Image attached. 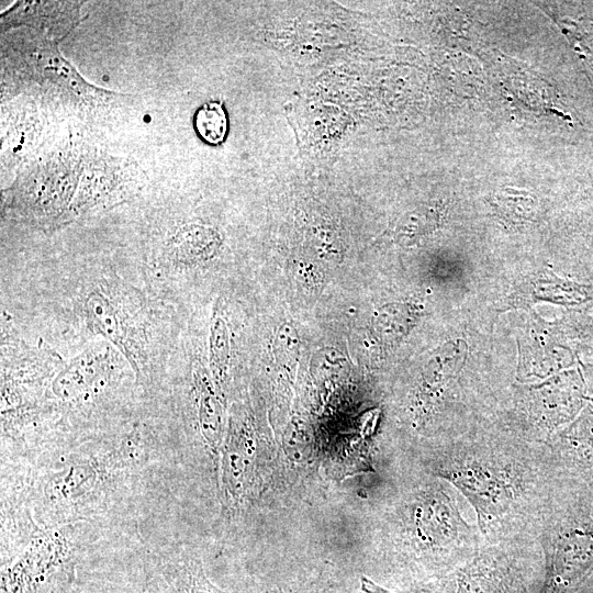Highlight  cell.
Wrapping results in <instances>:
<instances>
[{
    "instance_id": "obj_1",
    "label": "cell",
    "mask_w": 593,
    "mask_h": 593,
    "mask_svg": "<svg viewBox=\"0 0 593 593\" xmlns=\"http://www.w3.org/2000/svg\"><path fill=\"white\" fill-rule=\"evenodd\" d=\"M58 43L31 29L5 40L1 53L4 91L36 101L40 108L83 118L108 112L128 99L87 81L63 56Z\"/></svg>"
},
{
    "instance_id": "obj_2",
    "label": "cell",
    "mask_w": 593,
    "mask_h": 593,
    "mask_svg": "<svg viewBox=\"0 0 593 593\" xmlns=\"http://www.w3.org/2000/svg\"><path fill=\"white\" fill-rule=\"evenodd\" d=\"M136 468L121 446L107 454H69L52 460L32 478L31 507L43 524L61 523L88 512L119 472Z\"/></svg>"
},
{
    "instance_id": "obj_3",
    "label": "cell",
    "mask_w": 593,
    "mask_h": 593,
    "mask_svg": "<svg viewBox=\"0 0 593 593\" xmlns=\"http://www.w3.org/2000/svg\"><path fill=\"white\" fill-rule=\"evenodd\" d=\"M88 148L69 145L23 165L4 191L5 211L15 220L45 230L69 224Z\"/></svg>"
},
{
    "instance_id": "obj_4",
    "label": "cell",
    "mask_w": 593,
    "mask_h": 593,
    "mask_svg": "<svg viewBox=\"0 0 593 593\" xmlns=\"http://www.w3.org/2000/svg\"><path fill=\"white\" fill-rule=\"evenodd\" d=\"M593 571V505L583 504L560 522L547 573L549 593H567Z\"/></svg>"
},
{
    "instance_id": "obj_5",
    "label": "cell",
    "mask_w": 593,
    "mask_h": 593,
    "mask_svg": "<svg viewBox=\"0 0 593 593\" xmlns=\"http://www.w3.org/2000/svg\"><path fill=\"white\" fill-rule=\"evenodd\" d=\"M83 1H16L1 13L2 33L31 29L60 42L85 19Z\"/></svg>"
},
{
    "instance_id": "obj_6",
    "label": "cell",
    "mask_w": 593,
    "mask_h": 593,
    "mask_svg": "<svg viewBox=\"0 0 593 593\" xmlns=\"http://www.w3.org/2000/svg\"><path fill=\"white\" fill-rule=\"evenodd\" d=\"M222 484L226 496L239 501L250 484L255 466V443L248 435L231 436L223 445Z\"/></svg>"
},
{
    "instance_id": "obj_7",
    "label": "cell",
    "mask_w": 593,
    "mask_h": 593,
    "mask_svg": "<svg viewBox=\"0 0 593 593\" xmlns=\"http://www.w3.org/2000/svg\"><path fill=\"white\" fill-rule=\"evenodd\" d=\"M155 572L166 593H224L209 581L200 562L186 553L163 556Z\"/></svg>"
},
{
    "instance_id": "obj_8",
    "label": "cell",
    "mask_w": 593,
    "mask_h": 593,
    "mask_svg": "<svg viewBox=\"0 0 593 593\" xmlns=\"http://www.w3.org/2000/svg\"><path fill=\"white\" fill-rule=\"evenodd\" d=\"M109 360L101 350L89 349L76 357L52 383L54 395L64 401L81 396L105 373Z\"/></svg>"
},
{
    "instance_id": "obj_9",
    "label": "cell",
    "mask_w": 593,
    "mask_h": 593,
    "mask_svg": "<svg viewBox=\"0 0 593 593\" xmlns=\"http://www.w3.org/2000/svg\"><path fill=\"white\" fill-rule=\"evenodd\" d=\"M195 382L200 432L211 455L217 458L223 441V410L210 381L203 373H198Z\"/></svg>"
},
{
    "instance_id": "obj_10",
    "label": "cell",
    "mask_w": 593,
    "mask_h": 593,
    "mask_svg": "<svg viewBox=\"0 0 593 593\" xmlns=\"http://www.w3.org/2000/svg\"><path fill=\"white\" fill-rule=\"evenodd\" d=\"M448 478L472 500L477 508L486 511L503 494V485L489 471L479 468L451 470Z\"/></svg>"
},
{
    "instance_id": "obj_11",
    "label": "cell",
    "mask_w": 593,
    "mask_h": 593,
    "mask_svg": "<svg viewBox=\"0 0 593 593\" xmlns=\"http://www.w3.org/2000/svg\"><path fill=\"white\" fill-rule=\"evenodd\" d=\"M447 507L436 497L425 499L415 505L413 512V527L418 538L428 542H436L448 536L450 514Z\"/></svg>"
},
{
    "instance_id": "obj_12",
    "label": "cell",
    "mask_w": 593,
    "mask_h": 593,
    "mask_svg": "<svg viewBox=\"0 0 593 593\" xmlns=\"http://www.w3.org/2000/svg\"><path fill=\"white\" fill-rule=\"evenodd\" d=\"M213 239L202 227L183 226L169 237L167 248L178 261L192 262L210 256L211 244L208 242Z\"/></svg>"
},
{
    "instance_id": "obj_13",
    "label": "cell",
    "mask_w": 593,
    "mask_h": 593,
    "mask_svg": "<svg viewBox=\"0 0 593 593\" xmlns=\"http://www.w3.org/2000/svg\"><path fill=\"white\" fill-rule=\"evenodd\" d=\"M87 315L92 325L112 344L125 350L124 336L116 310L109 299L93 291L86 299Z\"/></svg>"
},
{
    "instance_id": "obj_14",
    "label": "cell",
    "mask_w": 593,
    "mask_h": 593,
    "mask_svg": "<svg viewBox=\"0 0 593 593\" xmlns=\"http://www.w3.org/2000/svg\"><path fill=\"white\" fill-rule=\"evenodd\" d=\"M194 126L200 137L209 144L222 143L227 134L228 121L221 102H208L198 109Z\"/></svg>"
},
{
    "instance_id": "obj_15",
    "label": "cell",
    "mask_w": 593,
    "mask_h": 593,
    "mask_svg": "<svg viewBox=\"0 0 593 593\" xmlns=\"http://www.w3.org/2000/svg\"><path fill=\"white\" fill-rule=\"evenodd\" d=\"M567 441L575 459L585 469H593V406L573 425Z\"/></svg>"
},
{
    "instance_id": "obj_16",
    "label": "cell",
    "mask_w": 593,
    "mask_h": 593,
    "mask_svg": "<svg viewBox=\"0 0 593 593\" xmlns=\"http://www.w3.org/2000/svg\"><path fill=\"white\" fill-rule=\"evenodd\" d=\"M211 356L212 367L222 373L228 358V336L224 322L215 318L211 327Z\"/></svg>"
},
{
    "instance_id": "obj_17",
    "label": "cell",
    "mask_w": 593,
    "mask_h": 593,
    "mask_svg": "<svg viewBox=\"0 0 593 593\" xmlns=\"http://www.w3.org/2000/svg\"><path fill=\"white\" fill-rule=\"evenodd\" d=\"M124 593H166V591L155 572L154 578L149 575L146 581Z\"/></svg>"
},
{
    "instance_id": "obj_18",
    "label": "cell",
    "mask_w": 593,
    "mask_h": 593,
    "mask_svg": "<svg viewBox=\"0 0 593 593\" xmlns=\"http://www.w3.org/2000/svg\"><path fill=\"white\" fill-rule=\"evenodd\" d=\"M360 590L363 593H394L372 581L368 577L360 578Z\"/></svg>"
},
{
    "instance_id": "obj_19",
    "label": "cell",
    "mask_w": 593,
    "mask_h": 593,
    "mask_svg": "<svg viewBox=\"0 0 593 593\" xmlns=\"http://www.w3.org/2000/svg\"><path fill=\"white\" fill-rule=\"evenodd\" d=\"M257 593H284L280 590H266V591H261V592H257Z\"/></svg>"
},
{
    "instance_id": "obj_20",
    "label": "cell",
    "mask_w": 593,
    "mask_h": 593,
    "mask_svg": "<svg viewBox=\"0 0 593 593\" xmlns=\"http://www.w3.org/2000/svg\"><path fill=\"white\" fill-rule=\"evenodd\" d=\"M589 329L592 332V337H593V324L590 326Z\"/></svg>"
}]
</instances>
